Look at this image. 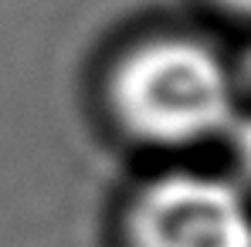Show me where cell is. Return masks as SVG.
<instances>
[{"label":"cell","mask_w":251,"mask_h":247,"mask_svg":"<svg viewBox=\"0 0 251 247\" xmlns=\"http://www.w3.org/2000/svg\"><path fill=\"white\" fill-rule=\"evenodd\" d=\"M217 3H224L234 14H251V0H217Z\"/></svg>","instance_id":"obj_4"},{"label":"cell","mask_w":251,"mask_h":247,"mask_svg":"<svg viewBox=\"0 0 251 247\" xmlns=\"http://www.w3.org/2000/svg\"><path fill=\"white\" fill-rule=\"evenodd\" d=\"M126 132L153 146H194L234 122V85L224 61L190 38H153L126 51L109 78Z\"/></svg>","instance_id":"obj_1"},{"label":"cell","mask_w":251,"mask_h":247,"mask_svg":"<svg viewBox=\"0 0 251 247\" xmlns=\"http://www.w3.org/2000/svg\"><path fill=\"white\" fill-rule=\"evenodd\" d=\"M126 247H251V203L221 176H156L129 203Z\"/></svg>","instance_id":"obj_2"},{"label":"cell","mask_w":251,"mask_h":247,"mask_svg":"<svg viewBox=\"0 0 251 247\" xmlns=\"http://www.w3.org/2000/svg\"><path fill=\"white\" fill-rule=\"evenodd\" d=\"M227 132H231V149H234V159H238V166H241V173L251 180V115L234 119V122L227 125Z\"/></svg>","instance_id":"obj_3"}]
</instances>
